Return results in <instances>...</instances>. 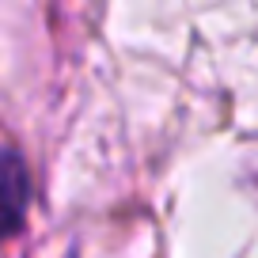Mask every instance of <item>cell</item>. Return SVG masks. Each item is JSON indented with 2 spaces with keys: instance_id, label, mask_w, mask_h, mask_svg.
Listing matches in <instances>:
<instances>
[{
  "instance_id": "cell-1",
  "label": "cell",
  "mask_w": 258,
  "mask_h": 258,
  "mask_svg": "<svg viewBox=\"0 0 258 258\" xmlns=\"http://www.w3.org/2000/svg\"><path fill=\"white\" fill-rule=\"evenodd\" d=\"M31 205V171L16 148H0V243L23 228Z\"/></svg>"
}]
</instances>
